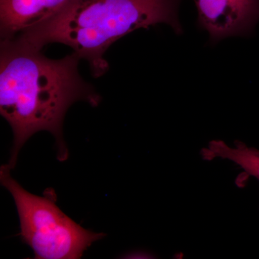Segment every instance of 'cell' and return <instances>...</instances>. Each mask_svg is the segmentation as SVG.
<instances>
[{
    "mask_svg": "<svg viewBox=\"0 0 259 259\" xmlns=\"http://www.w3.org/2000/svg\"><path fill=\"white\" fill-rule=\"evenodd\" d=\"M180 0H69L47 21L14 37L15 41L42 50L59 42L90 64L94 77L108 71L104 54L116 40L140 28L159 23L182 32L178 18Z\"/></svg>",
    "mask_w": 259,
    "mask_h": 259,
    "instance_id": "cell-2",
    "label": "cell"
},
{
    "mask_svg": "<svg viewBox=\"0 0 259 259\" xmlns=\"http://www.w3.org/2000/svg\"><path fill=\"white\" fill-rule=\"evenodd\" d=\"M5 165L0 182L13 196L20 220L22 241L37 259H79L93 243L106 234L82 228L56 204V194L47 189L44 196L30 193L14 180Z\"/></svg>",
    "mask_w": 259,
    "mask_h": 259,
    "instance_id": "cell-3",
    "label": "cell"
},
{
    "mask_svg": "<svg viewBox=\"0 0 259 259\" xmlns=\"http://www.w3.org/2000/svg\"><path fill=\"white\" fill-rule=\"evenodd\" d=\"M197 23L211 41L250 35L259 21V0H193Z\"/></svg>",
    "mask_w": 259,
    "mask_h": 259,
    "instance_id": "cell-4",
    "label": "cell"
},
{
    "mask_svg": "<svg viewBox=\"0 0 259 259\" xmlns=\"http://www.w3.org/2000/svg\"><path fill=\"white\" fill-rule=\"evenodd\" d=\"M201 155L205 160L216 158L230 160L247 175L259 181V150L256 148L248 147L240 141L235 143V147H231L224 141H212L207 148L202 149Z\"/></svg>",
    "mask_w": 259,
    "mask_h": 259,
    "instance_id": "cell-6",
    "label": "cell"
},
{
    "mask_svg": "<svg viewBox=\"0 0 259 259\" xmlns=\"http://www.w3.org/2000/svg\"><path fill=\"white\" fill-rule=\"evenodd\" d=\"M69 0H0L2 40H10L47 21Z\"/></svg>",
    "mask_w": 259,
    "mask_h": 259,
    "instance_id": "cell-5",
    "label": "cell"
},
{
    "mask_svg": "<svg viewBox=\"0 0 259 259\" xmlns=\"http://www.w3.org/2000/svg\"><path fill=\"white\" fill-rule=\"evenodd\" d=\"M0 53V112L14 136L5 166L13 170L24 144L40 131L55 138L58 159H67L69 151L63 137L66 112L80 100L93 107L101 100L80 76L79 58L72 53L63 59H49L41 50L13 39L2 40Z\"/></svg>",
    "mask_w": 259,
    "mask_h": 259,
    "instance_id": "cell-1",
    "label": "cell"
}]
</instances>
